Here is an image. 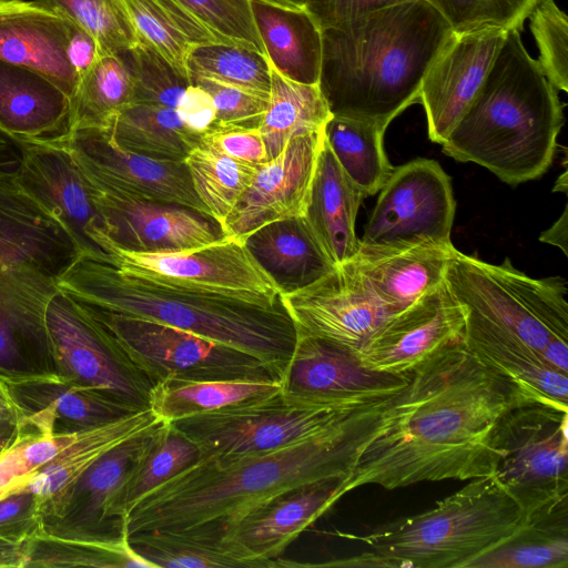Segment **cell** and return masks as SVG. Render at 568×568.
<instances>
[{
	"label": "cell",
	"instance_id": "6da1fadb",
	"mask_svg": "<svg viewBox=\"0 0 568 568\" xmlns=\"http://www.w3.org/2000/svg\"><path fill=\"white\" fill-rule=\"evenodd\" d=\"M395 413L362 452L342 495L363 485L395 489L493 474L490 434L508 408L530 402L486 367L463 339L412 372Z\"/></svg>",
	"mask_w": 568,
	"mask_h": 568
},
{
	"label": "cell",
	"instance_id": "7a4b0ae2",
	"mask_svg": "<svg viewBox=\"0 0 568 568\" xmlns=\"http://www.w3.org/2000/svg\"><path fill=\"white\" fill-rule=\"evenodd\" d=\"M399 392L355 409L317 435L281 448L201 459L144 496L124 521L128 536L199 527L222 536L247 510L276 495L327 479L345 481L362 452L393 417Z\"/></svg>",
	"mask_w": 568,
	"mask_h": 568
},
{
	"label": "cell",
	"instance_id": "3957f363",
	"mask_svg": "<svg viewBox=\"0 0 568 568\" xmlns=\"http://www.w3.org/2000/svg\"><path fill=\"white\" fill-rule=\"evenodd\" d=\"M454 33L425 0H406L323 29L318 84L332 114L387 129L418 101L424 75Z\"/></svg>",
	"mask_w": 568,
	"mask_h": 568
},
{
	"label": "cell",
	"instance_id": "277c9868",
	"mask_svg": "<svg viewBox=\"0 0 568 568\" xmlns=\"http://www.w3.org/2000/svg\"><path fill=\"white\" fill-rule=\"evenodd\" d=\"M564 124V104L513 29L473 102L442 143L459 162L484 166L518 185L550 168Z\"/></svg>",
	"mask_w": 568,
	"mask_h": 568
},
{
	"label": "cell",
	"instance_id": "5b68a950",
	"mask_svg": "<svg viewBox=\"0 0 568 568\" xmlns=\"http://www.w3.org/2000/svg\"><path fill=\"white\" fill-rule=\"evenodd\" d=\"M58 287L81 304L176 327L246 353L278 379L296 341L283 304L263 307L155 284L123 274L103 255L80 254Z\"/></svg>",
	"mask_w": 568,
	"mask_h": 568
},
{
	"label": "cell",
	"instance_id": "8992f818",
	"mask_svg": "<svg viewBox=\"0 0 568 568\" xmlns=\"http://www.w3.org/2000/svg\"><path fill=\"white\" fill-rule=\"evenodd\" d=\"M524 509L490 475L473 478L436 506L354 536L382 564L394 568H465L515 534Z\"/></svg>",
	"mask_w": 568,
	"mask_h": 568
},
{
	"label": "cell",
	"instance_id": "52a82bcc",
	"mask_svg": "<svg viewBox=\"0 0 568 568\" xmlns=\"http://www.w3.org/2000/svg\"><path fill=\"white\" fill-rule=\"evenodd\" d=\"M445 282L465 312L519 339L568 373L565 278L530 277L508 257L493 264L455 248Z\"/></svg>",
	"mask_w": 568,
	"mask_h": 568
},
{
	"label": "cell",
	"instance_id": "ba28073f",
	"mask_svg": "<svg viewBox=\"0 0 568 568\" xmlns=\"http://www.w3.org/2000/svg\"><path fill=\"white\" fill-rule=\"evenodd\" d=\"M568 410L526 402L490 434L491 476L527 516L568 497Z\"/></svg>",
	"mask_w": 568,
	"mask_h": 568
},
{
	"label": "cell",
	"instance_id": "9c48e42d",
	"mask_svg": "<svg viewBox=\"0 0 568 568\" xmlns=\"http://www.w3.org/2000/svg\"><path fill=\"white\" fill-rule=\"evenodd\" d=\"M81 305L151 387L166 378L278 379L261 361L230 346L169 325Z\"/></svg>",
	"mask_w": 568,
	"mask_h": 568
},
{
	"label": "cell",
	"instance_id": "30bf717a",
	"mask_svg": "<svg viewBox=\"0 0 568 568\" xmlns=\"http://www.w3.org/2000/svg\"><path fill=\"white\" fill-rule=\"evenodd\" d=\"M104 257L123 274L155 284L275 307L282 291L245 242L223 237L203 247L133 252L104 244Z\"/></svg>",
	"mask_w": 568,
	"mask_h": 568
},
{
	"label": "cell",
	"instance_id": "8fae6325",
	"mask_svg": "<svg viewBox=\"0 0 568 568\" xmlns=\"http://www.w3.org/2000/svg\"><path fill=\"white\" fill-rule=\"evenodd\" d=\"M357 408L295 404L280 390L173 424L199 446L203 458H231L274 450L312 437Z\"/></svg>",
	"mask_w": 568,
	"mask_h": 568
},
{
	"label": "cell",
	"instance_id": "7c38bea8",
	"mask_svg": "<svg viewBox=\"0 0 568 568\" xmlns=\"http://www.w3.org/2000/svg\"><path fill=\"white\" fill-rule=\"evenodd\" d=\"M45 320L58 379L133 410L149 407L151 385L79 302L59 288L48 303Z\"/></svg>",
	"mask_w": 568,
	"mask_h": 568
},
{
	"label": "cell",
	"instance_id": "4fadbf2b",
	"mask_svg": "<svg viewBox=\"0 0 568 568\" xmlns=\"http://www.w3.org/2000/svg\"><path fill=\"white\" fill-rule=\"evenodd\" d=\"M455 210L449 175L435 160L415 159L394 168L379 190L359 246L450 245Z\"/></svg>",
	"mask_w": 568,
	"mask_h": 568
},
{
	"label": "cell",
	"instance_id": "5bb4252c",
	"mask_svg": "<svg viewBox=\"0 0 568 568\" xmlns=\"http://www.w3.org/2000/svg\"><path fill=\"white\" fill-rule=\"evenodd\" d=\"M412 373L397 374L363 365L356 353L332 342L296 334L281 376V394L292 403L357 408L402 390Z\"/></svg>",
	"mask_w": 568,
	"mask_h": 568
},
{
	"label": "cell",
	"instance_id": "9a60e30c",
	"mask_svg": "<svg viewBox=\"0 0 568 568\" xmlns=\"http://www.w3.org/2000/svg\"><path fill=\"white\" fill-rule=\"evenodd\" d=\"M296 334L322 338L357 354L394 315L375 296L353 260L301 288L281 294Z\"/></svg>",
	"mask_w": 568,
	"mask_h": 568
},
{
	"label": "cell",
	"instance_id": "2e32d148",
	"mask_svg": "<svg viewBox=\"0 0 568 568\" xmlns=\"http://www.w3.org/2000/svg\"><path fill=\"white\" fill-rule=\"evenodd\" d=\"M63 140L92 189L131 200L178 204L209 215L184 162L128 151L114 143L105 130H77Z\"/></svg>",
	"mask_w": 568,
	"mask_h": 568
},
{
	"label": "cell",
	"instance_id": "e0dca14e",
	"mask_svg": "<svg viewBox=\"0 0 568 568\" xmlns=\"http://www.w3.org/2000/svg\"><path fill=\"white\" fill-rule=\"evenodd\" d=\"M58 278L37 267L0 271V381L58 379L45 312Z\"/></svg>",
	"mask_w": 568,
	"mask_h": 568
},
{
	"label": "cell",
	"instance_id": "ac0fdd59",
	"mask_svg": "<svg viewBox=\"0 0 568 568\" xmlns=\"http://www.w3.org/2000/svg\"><path fill=\"white\" fill-rule=\"evenodd\" d=\"M146 432L100 455L70 484L42 501V534L93 542H118L126 539V530L120 529L110 520L108 510Z\"/></svg>",
	"mask_w": 568,
	"mask_h": 568
},
{
	"label": "cell",
	"instance_id": "d6986e66",
	"mask_svg": "<svg viewBox=\"0 0 568 568\" xmlns=\"http://www.w3.org/2000/svg\"><path fill=\"white\" fill-rule=\"evenodd\" d=\"M19 140L21 163L14 176L71 235L80 254L104 255L103 225L85 178L64 140Z\"/></svg>",
	"mask_w": 568,
	"mask_h": 568
},
{
	"label": "cell",
	"instance_id": "ffe728a7",
	"mask_svg": "<svg viewBox=\"0 0 568 568\" xmlns=\"http://www.w3.org/2000/svg\"><path fill=\"white\" fill-rule=\"evenodd\" d=\"M324 131L292 138L258 171L221 227L223 237L245 242L260 227L306 213Z\"/></svg>",
	"mask_w": 568,
	"mask_h": 568
},
{
	"label": "cell",
	"instance_id": "44dd1931",
	"mask_svg": "<svg viewBox=\"0 0 568 568\" xmlns=\"http://www.w3.org/2000/svg\"><path fill=\"white\" fill-rule=\"evenodd\" d=\"M466 314L446 282L389 316L358 353L369 368L408 374L433 354L463 339Z\"/></svg>",
	"mask_w": 568,
	"mask_h": 568
},
{
	"label": "cell",
	"instance_id": "7402d4cb",
	"mask_svg": "<svg viewBox=\"0 0 568 568\" xmlns=\"http://www.w3.org/2000/svg\"><path fill=\"white\" fill-rule=\"evenodd\" d=\"M507 31L485 28L454 33L433 61L418 97L432 142L442 144L462 119L483 85Z\"/></svg>",
	"mask_w": 568,
	"mask_h": 568
},
{
	"label": "cell",
	"instance_id": "603a6c76",
	"mask_svg": "<svg viewBox=\"0 0 568 568\" xmlns=\"http://www.w3.org/2000/svg\"><path fill=\"white\" fill-rule=\"evenodd\" d=\"M89 187L102 220V251L106 243L145 253L191 250L223 239L220 225L211 216L192 209L120 197Z\"/></svg>",
	"mask_w": 568,
	"mask_h": 568
},
{
	"label": "cell",
	"instance_id": "cb8c5ba5",
	"mask_svg": "<svg viewBox=\"0 0 568 568\" xmlns=\"http://www.w3.org/2000/svg\"><path fill=\"white\" fill-rule=\"evenodd\" d=\"M343 479H327L257 504L222 532V539L251 568L278 567L287 546L343 495Z\"/></svg>",
	"mask_w": 568,
	"mask_h": 568
},
{
	"label": "cell",
	"instance_id": "d4e9b609",
	"mask_svg": "<svg viewBox=\"0 0 568 568\" xmlns=\"http://www.w3.org/2000/svg\"><path fill=\"white\" fill-rule=\"evenodd\" d=\"M70 28L36 0H0V60L45 75L71 100L79 77L68 59Z\"/></svg>",
	"mask_w": 568,
	"mask_h": 568
},
{
	"label": "cell",
	"instance_id": "484cf974",
	"mask_svg": "<svg viewBox=\"0 0 568 568\" xmlns=\"http://www.w3.org/2000/svg\"><path fill=\"white\" fill-rule=\"evenodd\" d=\"M365 197L339 165L324 136L302 221L311 239L334 265L353 258L359 248L355 224Z\"/></svg>",
	"mask_w": 568,
	"mask_h": 568
},
{
	"label": "cell",
	"instance_id": "4316f807",
	"mask_svg": "<svg viewBox=\"0 0 568 568\" xmlns=\"http://www.w3.org/2000/svg\"><path fill=\"white\" fill-rule=\"evenodd\" d=\"M7 386L19 409L20 423L41 434H78L136 412L61 379H32Z\"/></svg>",
	"mask_w": 568,
	"mask_h": 568
},
{
	"label": "cell",
	"instance_id": "83f0119b",
	"mask_svg": "<svg viewBox=\"0 0 568 568\" xmlns=\"http://www.w3.org/2000/svg\"><path fill=\"white\" fill-rule=\"evenodd\" d=\"M465 314L463 342L480 363L506 377L528 400L568 410V373L511 335Z\"/></svg>",
	"mask_w": 568,
	"mask_h": 568
},
{
	"label": "cell",
	"instance_id": "f1b7e54d",
	"mask_svg": "<svg viewBox=\"0 0 568 568\" xmlns=\"http://www.w3.org/2000/svg\"><path fill=\"white\" fill-rule=\"evenodd\" d=\"M455 248L453 244L400 250L359 246L352 260L377 300L396 314L445 281Z\"/></svg>",
	"mask_w": 568,
	"mask_h": 568
},
{
	"label": "cell",
	"instance_id": "f546056e",
	"mask_svg": "<svg viewBox=\"0 0 568 568\" xmlns=\"http://www.w3.org/2000/svg\"><path fill=\"white\" fill-rule=\"evenodd\" d=\"M70 98L49 78L0 60V126L20 140L52 142L68 135Z\"/></svg>",
	"mask_w": 568,
	"mask_h": 568
},
{
	"label": "cell",
	"instance_id": "4dcf8cb0",
	"mask_svg": "<svg viewBox=\"0 0 568 568\" xmlns=\"http://www.w3.org/2000/svg\"><path fill=\"white\" fill-rule=\"evenodd\" d=\"M254 23L268 63L283 77L318 84L322 67V29L306 9L271 0H250Z\"/></svg>",
	"mask_w": 568,
	"mask_h": 568
},
{
	"label": "cell",
	"instance_id": "1f68e13d",
	"mask_svg": "<svg viewBox=\"0 0 568 568\" xmlns=\"http://www.w3.org/2000/svg\"><path fill=\"white\" fill-rule=\"evenodd\" d=\"M201 459L199 446L173 423H161L148 430L110 504V520L126 530L125 519L144 496Z\"/></svg>",
	"mask_w": 568,
	"mask_h": 568
},
{
	"label": "cell",
	"instance_id": "d6a6232c",
	"mask_svg": "<svg viewBox=\"0 0 568 568\" xmlns=\"http://www.w3.org/2000/svg\"><path fill=\"white\" fill-rule=\"evenodd\" d=\"M245 244L282 293L306 286L336 266L311 239L302 217L268 223Z\"/></svg>",
	"mask_w": 568,
	"mask_h": 568
},
{
	"label": "cell",
	"instance_id": "836d02e7",
	"mask_svg": "<svg viewBox=\"0 0 568 568\" xmlns=\"http://www.w3.org/2000/svg\"><path fill=\"white\" fill-rule=\"evenodd\" d=\"M568 497L537 510L510 537L465 568H567Z\"/></svg>",
	"mask_w": 568,
	"mask_h": 568
},
{
	"label": "cell",
	"instance_id": "e575fe53",
	"mask_svg": "<svg viewBox=\"0 0 568 568\" xmlns=\"http://www.w3.org/2000/svg\"><path fill=\"white\" fill-rule=\"evenodd\" d=\"M280 390V379L166 378L152 385L149 393V408L163 423H173L268 396Z\"/></svg>",
	"mask_w": 568,
	"mask_h": 568
},
{
	"label": "cell",
	"instance_id": "d590c367",
	"mask_svg": "<svg viewBox=\"0 0 568 568\" xmlns=\"http://www.w3.org/2000/svg\"><path fill=\"white\" fill-rule=\"evenodd\" d=\"M193 45L231 44L266 58L250 0H155Z\"/></svg>",
	"mask_w": 568,
	"mask_h": 568
},
{
	"label": "cell",
	"instance_id": "8d00e7d4",
	"mask_svg": "<svg viewBox=\"0 0 568 568\" xmlns=\"http://www.w3.org/2000/svg\"><path fill=\"white\" fill-rule=\"evenodd\" d=\"M268 65V102L258 130L270 160L276 156L292 138L324 131L333 114L320 84L292 81L281 75L270 63Z\"/></svg>",
	"mask_w": 568,
	"mask_h": 568
},
{
	"label": "cell",
	"instance_id": "74e56055",
	"mask_svg": "<svg viewBox=\"0 0 568 568\" xmlns=\"http://www.w3.org/2000/svg\"><path fill=\"white\" fill-rule=\"evenodd\" d=\"M119 146L163 161L183 162L201 142L181 122L174 108L131 103L105 129Z\"/></svg>",
	"mask_w": 568,
	"mask_h": 568
},
{
	"label": "cell",
	"instance_id": "f35d334b",
	"mask_svg": "<svg viewBox=\"0 0 568 568\" xmlns=\"http://www.w3.org/2000/svg\"><path fill=\"white\" fill-rule=\"evenodd\" d=\"M128 540L151 568H251L220 532L206 527L182 531H139L128 536Z\"/></svg>",
	"mask_w": 568,
	"mask_h": 568
},
{
	"label": "cell",
	"instance_id": "ab89813d",
	"mask_svg": "<svg viewBox=\"0 0 568 568\" xmlns=\"http://www.w3.org/2000/svg\"><path fill=\"white\" fill-rule=\"evenodd\" d=\"M133 81L126 54H100L78 82L71 98L68 134L83 129H108L132 103Z\"/></svg>",
	"mask_w": 568,
	"mask_h": 568
},
{
	"label": "cell",
	"instance_id": "60d3db41",
	"mask_svg": "<svg viewBox=\"0 0 568 568\" xmlns=\"http://www.w3.org/2000/svg\"><path fill=\"white\" fill-rule=\"evenodd\" d=\"M382 125L333 115L324 134L339 165L366 196L379 192L394 171L384 149Z\"/></svg>",
	"mask_w": 568,
	"mask_h": 568
},
{
	"label": "cell",
	"instance_id": "b9f144b4",
	"mask_svg": "<svg viewBox=\"0 0 568 568\" xmlns=\"http://www.w3.org/2000/svg\"><path fill=\"white\" fill-rule=\"evenodd\" d=\"M183 162L196 196L220 227L261 165L231 158L202 142L189 152Z\"/></svg>",
	"mask_w": 568,
	"mask_h": 568
},
{
	"label": "cell",
	"instance_id": "7bdbcfd3",
	"mask_svg": "<svg viewBox=\"0 0 568 568\" xmlns=\"http://www.w3.org/2000/svg\"><path fill=\"white\" fill-rule=\"evenodd\" d=\"M151 568L131 547L128 538L118 542L62 539L40 534L24 545L23 568Z\"/></svg>",
	"mask_w": 568,
	"mask_h": 568
},
{
	"label": "cell",
	"instance_id": "ee69618b",
	"mask_svg": "<svg viewBox=\"0 0 568 568\" xmlns=\"http://www.w3.org/2000/svg\"><path fill=\"white\" fill-rule=\"evenodd\" d=\"M189 80L205 78L268 99L267 59L248 49L211 43L193 47L187 60Z\"/></svg>",
	"mask_w": 568,
	"mask_h": 568
},
{
	"label": "cell",
	"instance_id": "f6af8a7d",
	"mask_svg": "<svg viewBox=\"0 0 568 568\" xmlns=\"http://www.w3.org/2000/svg\"><path fill=\"white\" fill-rule=\"evenodd\" d=\"M84 29L101 54L124 55L138 43L120 0H36Z\"/></svg>",
	"mask_w": 568,
	"mask_h": 568
},
{
	"label": "cell",
	"instance_id": "bcb514c9",
	"mask_svg": "<svg viewBox=\"0 0 568 568\" xmlns=\"http://www.w3.org/2000/svg\"><path fill=\"white\" fill-rule=\"evenodd\" d=\"M139 42L165 59L189 79L187 60L193 45L155 0H120Z\"/></svg>",
	"mask_w": 568,
	"mask_h": 568
},
{
	"label": "cell",
	"instance_id": "7dc6e473",
	"mask_svg": "<svg viewBox=\"0 0 568 568\" xmlns=\"http://www.w3.org/2000/svg\"><path fill=\"white\" fill-rule=\"evenodd\" d=\"M455 33L485 28L521 30L538 0H425Z\"/></svg>",
	"mask_w": 568,
	"mask_h": 568
},
{
	"label": "cell",
	"instance_id": "c3c4849f",
	"mask_svg": "<svg viewBox=\"0 0 568 568\" xmlns=\"http://www.w3.org/2000/svg\"><path fill=\"white\" fill-rule=\"evenodd\" d=\"M133 81L132 103L176 108L190 80L159 53L138 41L126 53Z\"/></svg>",
	"mask_w": 568,
	"mask_h": 568
},
{
	"label": "cell",
	"instance_id": "681fc988",
	"mask_svg": "<svg viewBox=\"0 0 568 568\" xmlns=\"http://www.w3.org/2000/svg\"><path fill=\"white\" fill-rule=\"evenodd\" d=\"M538 63L550 84L568 91V18L554 0H538L529 16Z\"/></svg>",
	"mask_w": 568,
	"mask_h": 568
},
{
	"label": "cell",
	"instance_id": "f907efd6",
	"mask_svg": "<svg viewBox=\"0 0 568 568\" xmlns=\"http://www.w3.org/2000/svg\"><path fill=\"white\" fill-rule=\"evenodd\" d=\"M190 82L205 89L214 100L216 119L211 129L260 126L268 99L205 78H191Z\"/></svg>",
	"mask_w": 568,
	"mask_h": 568
},
{
	"label": "cell",
	"instance_id": "816d5d0a",
	"mask_svg": "<svg viewBox=\"0 0 568 568\" xmlns=\"http://www.w3.org/2000/svg\"><path fill=\"white\" fill-rule=\"evenodd\" d=\"M41 499L29 491H17L0 498V539L23 546L42 534Z\"/></svg>",
	"mask_w": 568,
	"mask_h": 568
},
{
	"label": "cell",
	"instance_id": "f5cc1de1",
	"mask_svg": "<svg viewBox=\"0 0 568 568\" xmlns=\"http://www.w3.org/2000/svg\"><path fill=\"white\" fill-rule=\"evenodd\" d=\"M201 142L237 160L255 164L268 161L258 128L210 129L201 135Z\"/></svg>",
	"mask_w": 568,
	"mask_h": 568
},
{
	"label": "cell",
	"instance_id": "db71d44e",
	"mask_svg": "<svg viewBox=\"0 0 568 568\" xmlns=\"http://www.w3.org/2000/svg\"><path fill=\"white\" fill-rule=\"evenodd\" d=\"M403 1L406 0H308L306 10L323 30Z\"/></svg>",
	"mask_w": 568,
	"mask_h": 568
},
{
	"label": "cell",
	"instance_id": "11a10c76",
	"mask_svg": "<svg viewBox=\"0 0 568 568\" xmlns=\"http://www.w3.org/2000/svg\"><path fill=\"white\" fill-rule=\"evenodd\" d=\"M176 113L186 129L202 135L215 122L216 108L212 95L200 85L191 83L175 108Z\"/></svg>",
	"mask_w": 568,
	"mask_h": 568
},
{
	"label": "cell",
	"instance_id": "9f6ffc18",
	"mask_svg": "<svg viewBox=\"0 0 568 568\" xmlns=\"http://www.w3.org/2000/svg\"><path fill=\"white\" fill-rule=\"evenodd\" d=\"M100 54L95 39L71 22L68 59L79 78L91 68Z\"/></svg>",
	"mask_w": 568,
	"mask_h": 568
},
{
	"label": "cell",
	"instance_id": "6f0895ef",
	"mask_svg": "<svg viewBox=\"0 0 568 568\" xmlns=\"http://www.w3.org/2000/svg\"><path fill=\"white\" fill-rule=\"evenodd\" d=\"M20 163L19 140L0 126V174H14Z\"/></svg>",
	"mask_w": 568,
	"mask_h": 568
},
{
	"label": "cell",
	"instance_id": "680465c9",
	"mask_svg": "<svg viewBox=\"0 0 568 568\" xmlns=\"http://www.w3.org/2000/svg\"><path fill=\"white\" fill-rule=\"evenodd\" d=\"M568 210L567 206L562 211L560 217L546 231H544L539 241L544 243H548L555 245L564 252L565 255L568 254V244H567V230H568Z\"/></svg>",
	"mask_w": 568,
	"mask_h": 568
},
{
	"label": "cell",
	"instance_id": "91938a15",
	"mask_svg": "<svg viewBox=\"0 0 568 568\" xmlns=\"http://www.w3.org/2000/svg\"><path fill=\"white\" fill-rule=\"evenodd\" d=\"M24 545H14L0 539V568H23Z\"/></svg>",
	"mask_w": 568,
	"mask_h": 568
},
{
	"label": "cell",
	"instance_id": "94428289",
	"mask_svg": "<svg viewBox=\"0 0 568 568\" xmlns=\"http://www.w3.org/2000/svg\"><path fill=\"white\" fill-rule=\"evenodd\" d=\"M20 429V420L13 418H0V454L17 439Z\"/></svg>",
	"mask_w": 568,
	"mask_h": 568
},
{
	"label": "cell",
	"instance_id": "6125c7cd",
	"mask_svg": "<svg viewBox=\"0 0 568 568\" xmlns=\"http://www.w3.org/2000/svg\"><path fill=\"white\" fill-rule=\"evenodd\" d=\"M0 418H13L20 420V413L14 404L8 386L0 381Z\"/></svg>",
	"mask_w": 568,
	"mask_h": 568
},
{
	"label": "cell",
	"instance_id": "be15d7a7",
	"mask_svg": "<svg viewBox=\"0 0 568 568\" xmlns=\"http://www.w3.org/2000/svg\"><path fill=\"white\" fill-rule=\"evenodd\" d=\"M275 3L285 6V7H292V8H298V9H306L308 0H271Z\"/></svg>",
	"mask_w": 568,
	"mask_h": 568
}]
</instances>
